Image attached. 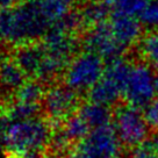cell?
Segmentation results:
<instances>
[{
	"label": "cell",
	"instance_id": "1",
	"mask_svg": "<svg viewBox=\"0 0 158 158\" xmlns=\"http://www.w3.org/2000/svg\"><path fill=\"white\" fill-rule=\"evenodd\" d=\"M51 28L31 1L20 2L12 8L0 10V42L21 45L37 43Z\"/></svg>",
	"mask_w": 158,
	"mask_h": 158
},
{
	"label": "cell",
	"instance_id": "2",
	"mask_svg": "<svg viewBox=\"0 0 158 158\" xmlns=\"http://www.w3.org/2000/svg\"><path fill=\"white\" fill-rule=\"evenodd\" d=\"M51 124L44 118H34L22 121H10L0 115V144L14 157L41 151L50 143Z\"/></svg>",
	"mask_w": 158,
	"mask_h": 158
},
{
	"label": "cell",
	"instance_id": "3",
	"mask_svg": "<svg viewBox=\"0 0 158 158\" xmlns=\"http://www.w3.org/2000/svg\"><path fill=\"white\" fill-rule=\"evenodd\" d=\"M106 65L99 55L85 50L74 56L63 72V84L76 93L87 92L104 77Z\"/></svg>",
	"mask_w": 158,
	"mask_h": 158
},
{
	"label": "cell",
	"instance_id": "4",
	"mask_svg": "<svg viewBox=\"0 0 158 158\" xmlns=\"http://www.w3.org/2000/svg\"><path fill=\"white\" fill-rule=\"evenodd\" d=\"M155 79L156 73L149 64H133L122 94L127 104L135 108L144 109L153 101L157 98Z\"/></svg>",
	"mask_w": 158,
	"mask_h": 158
},
{
	"label": "cell",
	"instance_id": "5",
	"mask_svg": "<svg viewBox=\"0 0 158 158\" xmlns=\"http://www.w3.org/2000/svg\"><path fill=\"white\" fill-rule=\"evenodd\" d=\"M113 118L114 129L121 144L134 149L147 143L150 127L141 109L129 105L120 106L115 110Z\"/></svg>",
	"mask_w": 158,
	"mask_h": 158
},
{
	"label": "cell",
	"instance_id": "6",
	"mask_svg": "<svg viewBox=\"0 0 158 158\" xmlns=\"http://www.w3.org/2000/svg\"><path fill=\"white\" fill-rule=\"evenodd\" d=\"M121 142L113 124L92 129L86 137L77 144L78 158H118Z\"/></svg>",
	"mask_w": 158,
	"mask_h": 158
},
{
	"label": "cell",
	"instance_id": "7",
	"mask_svg": "<svg viewBox=\"0 0 158 158\" xmlns=\"http://www.w3.org/2000/svg\"><path fill=\"white\" fill-rule=\"evenodd\" d=\"M79 94L64 84H57L47 89L42 109L50 121L63 122L79 107Z\"/></svg>",
	"mask_w": 158,
	"mask_h": 158
},
{
	"label": "cell",
	"instance_id": "8",
	"mask_svg": "<svg viewBox=\"0 0 158 158\" xmlns=\"http://www.w3.org/2000/svg\"><path fill=\"white\" fill-rule=\"evenodd\" d=\"M85 50L99 55L107 62L122 57L124 50L116 42L112 31L110 23L102 22L97 26L89 27L83 39Z\"/></svg>",
	"mask_w": 158,
	"mask_h": 158
},
{
	"label": "cell",
	"instance_id": "9",
	"mask_svg": "<svg viewBox=\"0 0 158 158\" xmlns=\"http://www.w3.org/2000/svg\"><path fill=\"white\" fill-rule=\"evenodd\" d=\"M41 43L44 48L45 54L57 59L65 66H68L74 58L79 48V41L73 34L64 33L55 27H51L48 30Z\"/></svg>",
	"mask_w": 158,
	"mask_h": 158
},
{
	"label": "cell",
	"instance_id": "10",
	"mask_svg": "<svg viewBox=\"0 0 158 158\" xmlns=\"http://www.w3.org/2000/svg\"><path fill=\"white\" fill-rule=\"evenodd\" d=\"M109 23L116 42L123 50L135 44L142 35L143 26L135 16L113 13Z\"/></svg>",
	"mask_w": 158,
	"mask_h": 158
},
{
	"label": "cell",
	"instance_id": "11",
	"mask_svg": "<svg viewBox=\"0 0 158 158\" xmlns=\"http://www.w3.org/2000/svg\"><path fill=\"white\" fill-rule=\"evenodd\" d=\"M44 57V48L41 42H37L18 47L14 51L13 59L18 63L27 77H29L30 79H36Z\"/></svg>",
	"mask_w": 158,
	"mask_h": 158
},
{
	"label": "cell",
	"instance_id": "12",
	"mask_svg": "<svg viewBox=\"0 0 158 158\" xmlns=\"http://www.w3.org/2000/svg\"><path fill=\"white\" fill-rule=\"evenodd\" d=\"M27 81V76L13 58L0 59V89L5 93H16Z\"/></svg>",
	"mask_w": 158,
	"mask_h": 158
},
{
	"label": "cell",
	"instance_id": "13",
	"mask_svg": "<svg viewBox=\"0 0 158 158\" xmlns=\"http://www.w3.org/2000/svg\"><path fill=\"white\" fill-rule=\"evenodd\" d=\"M77 113L84 118V121L89 124L91 129L109 126L112 118H114V114L109 107L89 100L79 105Z\"/></svg>",
	"mask_w": 158,
	"mask_h": 158
},
{
	"label": "cell",
	"instance_id": "14",
	"mask_svg": "<svg viewBox=\"0 0 158 158\" xmlns=\"http://www.w3.org/2000/svg\"><path fill=\"white\" fill-rule=\"evenodd\" d=\"M87 97L89 101L110 107L118 102L120 98L122 97V89L113 80L104 76L99 80V83L89 89Z\"/></svg>",
	"mask_w": 158,
	"mask_h": 158
},
{
	"label": "cell",
	"instance_id": "15",
	"mask_svg": "<svg viewBox=\"0 0 158 158\" xmlns=\"http://www.w3.org/2000/svg\"><path fill=\"white\" fill-rule=\"evenodd\" d=\"M52 26L72 12L77 0H30Z\"/></svg>",
	"mask_w": 158,
	"mask_h": 158
},
{
	"label": "cell",
	"instance_id": "16",
	"mask_svg": "<svg viewBox=\"0 0 158 158\" xmlns=\"http://www.w3.org/2000/svg\"><path fill=\"white\" fill-rule=\"evenodd\" d=\"M59 129L64 134L70 144L80 143L92 130L78 113L72 114L68 118H65L60 124Z\"/></svg>",
	"mask_w": 158,
	"mask_h": 158
},
{
	"label": "cell",
	"instance_id": "17",
	"mask_svg": "<svg viewBox=\"0 0 158 158\" xmlns=\"http://www.w3.org/2000/svg\"><path fill=\"white\" fill-rule=\"evenodd\" d=\"M85 26L93 27L99 23L106 22V19L110 14V8L106 1L91 0L86 2L79 10Z\"/></svg>",
	"mask_w": 158,
	"mask_h": 158
},
{
	"label": "cell",
	"instance_id": "18",
	"mask_svg": "<svg viewBox=\"0 0 158 158\" xmlns=\"http://www.w3.org/2000/svg\"><path fill=\"white\" fill-rule=\"evenodd\" d=\"M131 66L133 64H130L128 60H126L122 57L112 59V60L107 62L104 76L109 78L110 80H113L116 85H118L120 89H122V94H123L124 86L128 80Z\"/></svg>",
	"mask_w": 158,
	"mask_h": 158
},
{
	"label": "cell",
	"instance_id": "19",
	"mask_svg": "<svg viewBox=\"0 0 158 158\" xmlns=\"http://www.w3.org/2000/svg\"><path fill=\"white\" fill-rule=\"evenodd\" d=\"M45 87L42 81L37 79H29L22 85L15 93L18 101L28 102V104H39L43 101L45 95Z\"/></svg>",
	"mask_w": 158,
	"mask_h": 158
},
{
	"label": "cell",
	"instance_id": "20",
	"mask_svg": "<svg viewBox=\"0 0 158 158\" xmlns=\"http://www.w3.org/2000/svg\"><path fill=\"white\" fill-rule=\"evenodd\" d=\"M41 109L42 106L39 104H28L16 100L7 108L5 115L10 121H22L37 118Z\"/></svg>",
	"mask_w": 158,
	"mask_h": 158
},
{
	"label": "cell",
	"instance_id": "21",
	"mask_svg": "<svg viewBox=\"0 0 158 158\" xmlns=\"http://www.w3.org/2000/svg\"><path fill=\"white\" fill-rule=\"evenodd\" d=\"M141 52L148 64L158 72V31H151L141 41Z\"/></svg>",
	"mask_w": 158,
	"mask_h": 158
},
{
	"label": "cell",
	"instance_id": "22",
	"mask_svg": "<svg viewBox=\"0 0 158 158\" xmlns=\"http://www.w3.org/2000/svg\"><path fill=\"white\" fill-rule=\"evenodd\" d=\"M150 0H112L114 13L129 16H138Z\"/></svg>",
	"mask_w": 158,
	"mask_h": 158
},
{
	"label": "cell",
	"instance_id": "23",
	"mask_svg": "<svg viewBox=\"0 0 158 158\" xmlns=\"http://www.w3.org/2000/svg\"><path fill=\"white\" fill-rule=\"evenodd\" d=\"M138 20L143 27L158 31V0H150L143 12L138 15Z\"/></svg>",
	"mask_w": 158,
	"mask_h": 158
},
{
	"label": "cell",
	"instance_id": "24",
	"mask_svg": "<svg viewBox=\"0 0 158 158\" xmlns=\"http://www.w3.org/2000/svg\"><path fill=\"white\" fill-rule=\"evenodd\" d=\"M143 114L149 127L158 129V97L143 109Z\"/></svg>",
	"mask_w": 158,
	"mask_h": 158
},
{
	"label": "cell",
	"instance_id": "25",
	"mask_svg": "<svg viewBox=\"0 0 158 158\" xmlns=\"http://www.w3.org/2000/svg\"><path fill=\"white\" fill-rule=\"evenodd\" d=\"M131 158H158L150 143H144L133 149Z\"/></svg>",
	"mask_w": 158,
	"mask_h": 158
},
{
	"label": "cell",
	"instance_id": "26",
	"mask_svg": "<svg viewBox=\"0 0 158 158\" xmlns=\"http://www.w3.org/2000/svg\"><path fill=\"white\" fill-rule=\"evenodd\" d=\"M18 4H20L19 0H0V10L12 8Z\"/></svg>",
	"mask_w": 158,
	"mask_h": 158
},
{
	"label": "cell",
	"instance_id": "27",
	"mask_svg": "<svg viewBox=\"0 0 158 158\" xmlns=\"http://www.w3.org/2000/svg\"><path fill=\"white\" fill-rule=\"evenodd\" d=\"M19 158H48V157L44 156V153H42L41 151H36V152L26 153V155H23V156H21Z\"/></svg>",
	"mask_w": 158,
	"mask_h": 158
},
{
	"label": "cell",
	"instance_id": "28",
	"mask_svg": "<svg viewBox=\"0 0 158 158\" xmlns=\"http://www.w3.org/2000/svg\"><path fill=\"white\" fill-rule=\"evenodd\" d=\"M150 144H151V147H152V149L155 150V152H156L158 157V131L152 136V139H151Z\"/></svg>",
	"mask_w": 158,
	"mask_h": 158
},
{
	"label": "cell",
	"instance_id": "29",
	"mask_svg": "<svg viewBox=\"0 0 158 158\" xmlns=\"http://www.w3.org/2000/svg\"><path fill=\"white\" fill-rule=\"evenodd\" d=\"M55 158H78L76 153H62L59 156H56Z\"/></svg>",
	"mask_w": 158,
	"mask_h": 158
},
{
	"label": "cell",
	"instance_id": "30",
	"mask_svg": "<svg viewBox=\"0 0 158 158\" xmlns=\"http://www.w3.org/2000/svg\"><path fill=\"white\" fill-rule=\"evenodd\" d=\"M155 84H156V91H157V97H158V72L156 73V79H155Z\"/></svg>",
	"mask_w": 158,
	"mask_h": 158
},
{
	"label": "cell",
	"instance_id": "31",
	"mask_svg": "<svg viewBox=\"0 0 158 158\" xmlns=\"http://www.w3.org/2000/svg\"><path fill=\"white\" fill-rule=\"evenodd\" d=\"M26 1H29V0H19V2H26Z\"/></svg>",
	"mask_w": 158,
	"mask_h": 158
},
{
	"label": "cell",
	"instance_id": "32",
	"mask_svg": "<svg viewBox=\"0 0 158 158\" xmlns=\"http://www.w3.org/2000/svg\"><path fill=\"white\" fill-rule=\"evenodd\" d=\"M99 1H106V0H99Z\"/></svg>",
	"mask_w": 158,
	"mask_h": 158
}]
</instances>
